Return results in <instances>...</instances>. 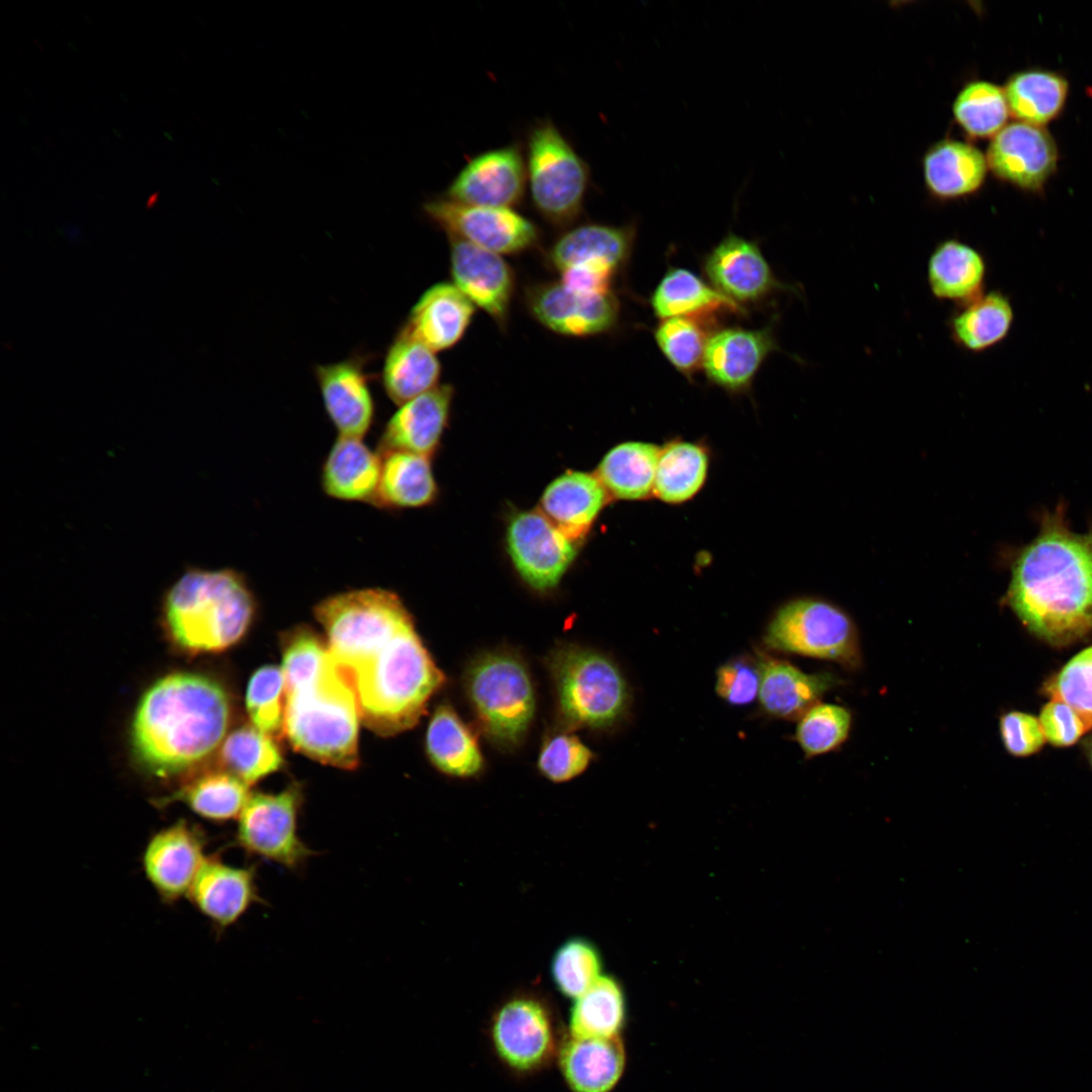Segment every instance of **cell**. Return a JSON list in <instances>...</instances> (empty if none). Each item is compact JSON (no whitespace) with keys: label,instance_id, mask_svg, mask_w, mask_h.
I'll use <instances>...</instances> for the list:
<instances>
[{"label":"cell","instance_id":"f546056e","mask_svg":"<svg viewBox=\"0 0 1092 1092\" xmlns=\"http://www.w3.org/2000/svg\"><path fill=\"white\" fill-rule=\"evenodd\" d=\"M987 263L974 246L957 238L938 242L926 264V282L938 301L957 305L984 292Z\"/></svg>","mask_w":1092,"mask_h":1092},{"label":"cell","instance_id":"2e32d148","mask_svg":"<svg viewBox=\"0 0 1092 1092\" xmlns=\"http://www.w3.org/2000/svg\"><path fill=\"white\" fill-rule=\"evenodd\" d=\"M206 856L200 829L186 820H178L148 839L142 853V868L162 902L174 904L187 897Z\"/></svg>","mask_w":1092,"mask_h":1092},{"label":"cell","instance_id":"8fae6325","mask_svg":"<svg viewBox=\"0 0 1092 1092\" xmlns=\"http://www.w3.org/2000/svg\"><path fill=\"white\" fill-rule=\"evenodd\" d=\"M302 797L290 786L276 794H251L238 818L236 841L252 855L288 869H297L314 852L297 827Z\"/></svg>","mask_w":1092,"mask_h":1092},{"label":"cell","instance_id":"681fc988","mask_svg":"<svg viewBox=\"0 0 1092 1092\" xmlns=\"http://www.w3.org/2000/svg\"><path fill=\"white\" fill-rule=\"evenodd\" d=\"M593 758V752L568 731L548 736L538 756V768L548 780L563 783L582 774Z\"/></svg>","mask_w":1092,"mask_h":1092},{"label":"cell","instance_id":"f907efd6","mask_svg":"<svg viewBox=\"0 0 1092 1092\" xmlns=\"http://www.w3.org/2000/svg\"><path fill=\"white\" fill-rule=\"evenodd\" d=\"M999 733L1005 750L1016 757L1037 753L1046 742L1038 718L1008 711L999 718Z\"/></svg>","mask_w":1092,"mask_h":1092},{"label":"cell","instance_id":"7c38bea8","mask_svg":"<svg viewBox=\"0 0 1092 1092\" xmlns=\"http://www.w3.org/2000/svg\"><path fill=\"white\" fill-rule=\"evenodd\" d=\"M423 210L448 238L500 256L525 253L540 242L539 228L514 208L469 205L441 196L425 202Z\"/></svg>","mask_w":1092,"mask_h":1092},{"label":"cell","instance_id":"44dd1931","mask_svg":"<svg viewBox=\"0 0 1092 1092\" xmlns=\"http://www.w3.org/2000/svg\"><path fill=\"white\" fill-rule=\"evenodd\" d=\"M704 271L713 287L738 305L759 301L782 287L758 245L734 234L708 254Z\"/></svg>","mask_w":1092,"mask_h":1092},{"label":"cell","instance_id":"603a6c76","mask_svg":"<svg viewBox=\"0 0 1092 1092\" xmlns=\"http://www.w3.org/2000/svg\"><path fill=\"white\" fill-rule=\"evenodd\" d=\"M453 397L454 387L443 383L398 405L379 437L378 453L408 452L430 458L449 422Z\"/></svg>","mask_w":1092,"mask_h":1092},{"label":"cell","instance_id":"f6af8a7d","mask_svg":"<svg viewBox=\"0 0 1092 1092\" xmlns=\"http://www.w3.org/2000/svg\"><path fill=\"white\" fill-rule=\"evenodd\" d=\"M852 714L844 706L817 703L800 718L795 737L806 758L839 749L848 739Z\"/></svg>","mask_w":1092,"mask_h":1092},{"label":"cell","instance_id":"3957f363","mask_svg":"<svg viewBox=\"0 0 1092 1092\" xmlns=\"http://www.w3.org/2000/svg\"><path fill=\"white\" fill-rule=\"evenodd\" d=\"M353 688L360 719L381 735L412 728L446 681L411 614L333 659Z\"/></svg>","mask_w":1092,"mask_h":1092},{"label":"cell","instance_id":"7bdbcfd3","mask_svg":"<svg viewBox=\"0 0 1092 1092\" xmlns=\"http://www.w3.org/2000/svg\"><path fill=\"white\" fill-rule=\"evenodd\" d=\"M952 113L973 138L995 136L1005 125L1009 108L1004 90L988 81L969 82L957 95Z\"/></svg>","mask_w":1092,"mask_h":1092},{"label":"cell","instance_id":"ee69618b","mask_svg":"<svg viewBox=\"0 0 1092 1092\" xmlns=\"http://www.w3.org/2000/svg\"><path fill=\"white\" fill-rule=\"evenodd\" d=\"M549 973L558 993L574 1000L603 975L601 952L587 938L569 937L553 952Z\"/></svg>","mask_w":1092,"mask_h":1092},{"label":"cell","instance_id":"d4e9b609","mask_svg":"<svg viewBox=\"0 0 1092 1092\" xmlns=\"http://www.w3.org/2000/svg\"><path fill=\"white\" fill-rule=\"evenodd\" d=\"M555 1064L569 1092H611L624 1072L626 1054L620 1036L582 1037L566 1031Z\"/></svg>","mask_w":1092,"mask_h":1092},{"label":"cell","instance_id":"d6a6232c","mask_svg":"<svg viewBox=\"0 0 1092 1092\" xmlns=\"http://www.w3.org/2000/svg\"><path fill=\"white\" fill-rule=\"evenodd\" d=\"M1013 316L1009 298L1001 291L991 290L957 305L946 320V329L958 348L982 353L1007 337Z\"/></svg>","mask_w":1092,"mask_h":1092},{"label":"cell","instance_id":"6da1fadb","mask_svg":"<svg viewBox=\"0 0 1092 1092\" xmlns=\"http://www.w3.org/2000/svg\"><path fill=\"white\" fill-rule=\"evenodd\" d=\"M1025 629L1054 647L1092 636V525L1084 534L1071 531L1059 506L1040 518L1037 536L1011 564L1003 597Z\"/></svg>","mask_w":1092,"mask_h":1092},{"label":"cell","instance_id":"db71d44e","mask_svg":"<svg viewBox=\"0 0 1092 1092\" xmlns=\"http://www.w3.org/2000/svg\"><path fill=\"white\" fill-rule=\"evenodd\" d=\"M1085 756L1092 769V735H1090L1083 743Z\"/></svg>","mask_w":1092,"mask_h":1092},{"label":"cell","instance_id":"1f68e13d","mask_svg":"<svg viewBox=\"0 0 1092 1092\" xmlns=\"http://www.w3.org/2000/svg\"><path fill=\"white\" fill-rule=\"evenodd\" d=\"M988 171L986 157L975 146L942 140L923 158V175L929 193L940 200L960 199L976 193Z\"/></svg>","mask_w":1092,"mask_h":1092},{"label":"cell","instance_id":"30bf717a","mask_svg":"<svg viewBox=\"0 0 1092 1092\" xmlns=\"http://www.w3.org/2000/svg\"><path fill=\"white\" fill-rule=\"evenodd\" d=\"M764 641L772 649L833 661L849 670L862 665L853 620L839 607L805 598L787 603L770 621Z\"/></svg>","mask_w":1092,"mask_h":1092},{"label":"cell","instance_id":"f1b7e54d","mask_svg":"<svg viewBox=\"0 0 1092 1092\" xmlns=\"http://www.w3.org/2000/svg\"><path fill=\"white\" fill-rule=\"evenodd\" d=\"M608 495L597 474L568 470L544 489L540 499L541 512L577 542L589 531L607 504Z\"/></svg>","mask_w":1092,"mask_h":1092},{"label":"cell","instance_id":"7dc6e473","mask_svg":"<svg viewBox=\"0 0 1092 1092\" xmlns=\"http://www.w3.org/2000/svg\"><path fill=\"white\" fill-rule=\"evenodd\" d=\"M246 703L256 728L269 735L283 730L285 681L282 669L274 665L258 669L248 685Z\"/></svg>","mask_w":1092,"mask_h":1092},{"label":"cell","instance_id":"d6986e66","mask_svg":"<svg viewBox=\"0 0 1092 1092\" xmlns=\"http://www.w3.org/2000/svg\"><path fill=\"white\" fill-rule=\"evenodd\" d=\"M366 356L320 364L314 375L324 407L338 436L363 439L375 419V402L366 371Z\"/></svg>","mask_w":1092,"mask_h":1092},{"label":"cell","instance_id":"f5cc1de1","mask_svg":"<svg viewBox=\"0 0 1092 1092\" xmlns=\"http://www.w3.org/2000/svg\"><path fill=\"white\" fill-rule=\"evenodd\" d=\"M760 672L757 662L735 659L720 666L715 689L717 694L732 705H747L758 697Z\"/></svg>","mask_w":1092,"mask_h":1092},{"label":"cell","instance_id":"484cf974","mask_svg":"<svg viewBox=\"0 0 1092 1092\" xmlns=\"http://www.w3.org/2000/svg\"><path fill=\"white\" fill-rule=\"evenodd\" d=\"M757 665L761 708L768 715L781 719L800 718L826 693L842 682L831 672L808 673L788 661L764 654H759Z\"/></svg>","mask_w":1092,"mask_h":1092},{"label":"cell","instance_id":"bcb514c9","mask_svg":"<svg viewBox=\"0 0 1092 1092\" xmlns=\"http://www.w3.org/2000/svg\"><path fill=\"white\" fill-rule=\"evenodd\" d=\"M707 318L670 317L662 320L654 337L657 346L671 365L686 376L693 375L703 363L707 342L712 334Z\"/></svg>","mask_w":1092,"mask_h":1092},{"label":"cell","instance_id":"ffe728a7","mask_svg":"<svg viewBox=\"0 0 1092 1092\" xmlns=\"http://www.w3.org/2000/svg\"><path fill=\"white\" fill-rule=\"evenodd\" d=\"M635 235V225L631 223L572 225L551 244L546 261L557 274L569 268H583L615 278L630 256Z\"/></svg>","mask_w":1092,"mask_h":1092},{"label":"cell","instance_id":"60d3db41","mask_svg":"<svg viewBox=\"0 0 1092 1092\" xmlns=\"http://www.w3.org/2000/svg\"><path fill=\"white\" fill-rule=\"evenodd\" d=\"M707 470L708 457L702 447L671 443L660 450L653 492L666 503L686 502L700 490Z\"/></svg>","mask_w":1092,"mask_h":1092},{"label":"cell","instance_id":"4dcf8cb0","mask_svg":"<svg viewBox=\"0 0 1092 1092\" xmlns=\"http://www.w3.org/2000/svg\"><path fill=\"white\" fill-rule=\"evenodd\" d=\"M435 353L403 325L383 361L381 382L387 397L400 405L438 386L442 368Z\"/></svg>","mask_w":1092,"mask_h":1092},{"label":"cell","instance_id":"836d02e7","mask_svg":"<svg viewBox=\"0 0 1092 1092\" xmlns=\"http://www.w3.org/2000/svg\"><path fill=\"white\" fill-rule=\"evenodd\" d=\"M426 750L431 762L451 777H474L483 766L476 735L446 703L439 705L431 717Z\"/></svg>","mask_w":1092,"mask_h":1092},{"label":"cell","instance_id":"e0dca14e","mask_svg":"<svg viewBox=\"0 0 1092 1092\" xmlns=\"http://www.w3.org/2000/svg\"><path fill=\"white\" fill-rule=\"evenodd\" d=\"M452 283L506 330L516 290V275L503 256L449 238Z\"/></svg>","mask_w":1092,"mask_h":1092},{"label":"cell","instance_id":"b9f144b4","mask_svg":"<svg viewBox=\"0 0 1092 1092\" xmlns=\"http://www.w3.org/2000/svg\"><path fill=\"white\" fill-rule=\"evenodd\" d=\"M220 760L223 769L248 786L276 771L282 755L269 734L254 725L234 730L221 743Z\"/></svg>","mask_w":1092,"mask_h":1092},{"label":"cell","instance_id":"5b68a950","mask_svg":"<svg viewBox=\"0 0 1092 1092\" xmlns=\"http://www.w3.org/2000/svg\"><path fill=\"white\" fill-rule=\"evenodd\" d=\"M255 611L256 600L243 572L187 566L166 589L161 615L172 643L197 654L235 644L249 629Z\"/></svg>","mask_w":1092,"mask_h":1092},{"label":"cell","instance_id":"74e56055","mask_svg":"<svg viewBox=\"0 0 1092 1092\" xmlns=\"http://www.w3.org/2000/svg\"><path fill=\"white\" fill-rule=\"evenodd\" d=\"M1009 112L1018 121L1042 125L1065 106L1069 86L1060 74L1026 70L1012 75L1003 88Z\"/></svg>","mask_w":1092,"mask_h":1092},{"label":"cell","instance_id":"8992f818","mask_svg":"<svg viewBox=\"0 0 1092 1092\" xmlns=\"http://www.w3.org/2000/svg\"><path fill=\"white\" fill-rule=\"evenodd\" d=\"M566 1034L556 1006L534 989L504 997L490 1012L485 1035L500 1067L517 1079L537 1076L557 1060Z\"/></svg>","mask_w":1092,"mask_h":1092},{"label":"cell","instance_id":"cb8c5ba5","mask_svg":"<svg viewBox=\"0 0 1092 1092\" xmlns=\"http://www.w3.org/2000/svg\"><path fill=\"white\" fill-rule=\"evenodd\" d=\"M777 348L769 328H727L710 336L702 367L709 380L730 391L751 384L765 358Z\"/></svg>","mask_w":1092,"mask_h":1092},{"label":"cell","instance_id":"f35d334b","mask_svg":"<svg viewBox=\"0 0 1092 1092\" xmlns=\"http://www.w3.org/2000/svg\"><path fill=\"white\" fill-rule=\"evenodd\" d=\"M625 1018L622 986L614 977L603 974L583 994L572 1000L566 1031L582 1037L620 1036Z\"/></svg>","mask_w":1092,"mask_h":1092},{"label":"cell","instance_id":"4fadbf2b","mask_svg":"<svg viewBox=\"0 0 1092 1092\" xmlns=\"http://www.w3.org/2000/svg\"><path fill=\"white\" fill-rule=\"evenodd\" d=\"M506 544L520 577L541 593L559 584L577 553L576 542L536 510L520 511L510 518Z\"/></svg>","mask_w":1092,"mask_h":1092},{"label":"cell","instance_id":"ac0fdd59","mask_svg":"<svg viewBox=\"0 0 1092 1092\" xmlns=\"http://www.w3.org/2000/svg\"><path fill=\"white\" fill-rule=\"evenodd\" d=\"M988 168L1002 181L1037 191L1057 168L1058 149L1040 125L1016 121L993 136L986 155Z\"/></svg>","mask_w":1092,"mask_h":1092},{"label":"cell","instance_id":"9a60e30c","mask_svg":"<svg viewBox=\"0 0 1092 1092\" xmlns=\"http://www.w3.org/2000/svg\"><path fill=\"white\" fill-rule=\"evenodd\" d=\"M527 189L525 156L520 145L490 149L465 163L444 197L469 205L514 208Z\"/></svg>","mask_w":1092,"mask_h":1092},{"label":"cell","instance_id":"52a82bcc","mask_svg":"<svg viewBox=\"0 0 1092 1092\" xmlns=\"http://www.w3.org/2000/svg\"><path fill=\"white\" fill-rule=\"evenodd\" d=\"M546 664L556 692L558 718L566 731L608 728L625 714L628 686L608 656L564 644L550 652Z\"/></svg>","mask_w":1092,"mask_h":1092},{"label":"cell","instance_id":"ab89813d","mask_svg":"<svg viewBox=\"0 0 1092 1092\" xmlns=\"http://www.w3.org/2000/svg\"><path fill=\"white\" fill-rule=\"evenodd\" d=\"M249 786L225 769L202 772L174 794L201 818L222 823L238 819L249 797Z\"/></svg>","mask_w":1092,"mask_h":1092},{"label":"cell","instance_id":"83f0119b","mask_svg":"<svg viewBox=\"0 0 1092 1092\" xmlns=\"http://www.w3.org/2000/svg\"><path fill=\"white\" fill-rule=\"evenodd\" d=\"M381 464V455L363 439L338 436L324 460L321 485L332 498L372 505Z\"/></svg>","mask_w":1092,"mask_h":1092},{"label":"cell","instance_id":"4316f807","mask_svg":"<svg viewBox=\"0 0 1092 1092\" xmlns=\"http://www.w3.org/2000/svg\"><path fill=\"white\" fill-rule=\"evenodd\" d=\"M475 305L451 282L429 287L411 309L404 327L434 352L457 345L466 334Z\"/></svg>","mask_w":1092,"mask_h":1092},{"label":"cell","instance_id":"9c48e42d","mask_svg":"<svg viewBox=\"0 0 1092 1092\" xmlns=\"http://www.w3.org/2000/svg\"><path fill=\"white\" fill-rule=\"evenodd\" d=\"M525 162L535 211L553 228L572 226L583 210L590 170L551 119L529 128Z\"/></svg>","mask_w":1092,"mask_h":1092},{"label":"cell","instance_id":"7402d4cb","mask_svg":"<svg viewBox=\"0 0 1092 1092\" xmlns=\"http://www.w3.org/2000/svg\"><path fill=\"white\" fill-rule=\"evenodd\" d=\"M186 898L216 929L223 930L260 901L256 870L207 855Z\"/></svg>","mask_w":1092,"mask_h":1092},{"label":"cell","instance_id":"5bb4252c","mask_svg":"<svg viewBox=\"0 0 1092 1092\" xmlns=\"http://www.w3.org/2000/svg\"><path fill=\"white\" fill-rule=\"evenodd\" d=\"M529 313L544 328L566 337L583 338L612 330L619 318L614 292L582 293L559 280L529 284L524 289Z\"/></svg>","mask_w":1092,"mask_h":1092},{"label":"cell","instance_id":"816d5d0a","mask_svg":"<svg viewBox=\"0 0 1092 1092\" xmlns=\"http://www.w3.org/2000/svg\"><path fill=\"white\" fill-rule=\"evenodd\" d=\"M1038 720L1046 742L1057 747L1072 746L1092 730L1077 711L1059 700H1050Z\"/></svg>","mask_w":1092,"mask_h":1092},{"label":"cell","instance_id":"ba28073f","mask_svg":"<svg viewBox=\"0 0 1092 1092\" xmlns=\"http://www.w3.org/2000/svg\"><path fill=\"white\" fill-rule=\"evenodd\" d=\"M465 690L478 725L503 749L517 747L535 714V692L524 661L496 650L475 657L465 673Z\"/></svg>","mask_w":1092,"mask_h":1092},{"label":"cell","instance_id":"c3c4849f","mask_svg":"<svg viewBox=\"0 0 1092 1092\" xmlns=\"http://www.w3.org/2000/svg\"><path fill=\"white\" fill-rule=\"evenodd\" d=\"M1042 694L1077 711L1092 728V646H1089L1051 675L1042 685Z\"/></svg>","mask_w":1092,"mask_h":1092},{"label":"cell","instance_id":"d590c367","mask_svg":"<svg viewBox=\"0 0 1092 1092\" xmlns=\"http://www.w3.org/2000/svg\"><path fill=\"white\" fill-rule=\"evenodd\" d=\"M651 305L661 320L678 316L707 318L717 311L741 310L740 305L684 268L668 269L652 294Z\"/></svg>","mask_w":1092,"mask_h":1092},{"label":"cell","instance_id":"e575fe53","mask_svg":"<svg viewBox=\"0 0 1092 1092\" xmlns=\"http://www.w3.org/2000/svg\"><path fill=\"white\" fill-rule=\"evenodd\" d=\"M381 473L372 505L384 510L422 508L432 504L438 495L429 457L408 453L389 452L381 455Z\"/></svg>","mask_w":1092,"mask_h":1092},{"label":"cell","instance_id":"277c9868","mask_svg":"<svg viewBox=\"0 0 1092 1092\" xmlns=\"http://www.w3.org/2000/svg\"><path fill=\"white\" fill-rule=\"evenodd\" d=\"M230 702L216 681L197 673L175 672L155 681L141 698L131 724L138 760L151 772H182L222 743Z\"/></svg>","mask_w":1092,"mask_h":1092},{"label":"cell","instance_id":"7a4b0ae2","mask_svg":"<svg viewBox=\"0 0 1092 1092\" xmlns=\"http://www.w3.org/2000/svg\"><path fill=\"white\" fill-rule=\"evenodd\" d=\"M285 639L283 732L315 760L355 767L360 714L352 686L311 631L299 628Z\"/></svg>","mask_w":1092,"mask_h":1092},{"label":"cell","instance_id":"8d00e7d4","mask_svg":"<svg viewBox=\"0 0 1092 1092\" xmlns=\"http://www.w3.org/2000/svg\"><path fill=\"white\" fill-rule=\"evenodd\" d=\"M660 448L645 442L613 447L601 460L597 476L609 494L619 499H642L653 492Z\"/></svg>","mask_w":1092,"mask_h":1092}]
</instances>
